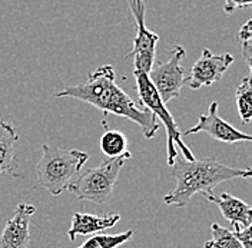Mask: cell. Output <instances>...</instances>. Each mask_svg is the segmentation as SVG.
I'll return each instance as SVG.
<instances>
[{
  "label": "cell",
  "instance_id": "30bf717a",
  "mask_svg": "<svg viewBox=\"0 0 252 248\" xmlns=\"http://www.w3.org/2000/svg\"><path fill=\"white\" fill-rule=\"evenodd\" d=\"M36 207L26 202L17 204L15 213L7 219L0 234V248H29L31 222Z\"/></svg>",
  "mask_w": 252,
  "mask_h": 248
},
{
  "label": "cell",
  "instance_id": "5bb4252c",
  "mask_svg": "<svg viewBox=\"0 0 252 248\" xmlns=\"http://www.w3.org/2000/svg\"><path fill=\"white\" fill-rule=\"evenodd\" d=\"M102 126L105 128L99 140V148H100L102 155H105L109 159H113V158L129 159L132 154L127 151V138L125 137V134L116 129H109L106 125V118H103Z\"/></svg>",
  "mask_w": 252,
  "mask_h": 248
},
{
  "label": "cell",
  "instance_id": "4fadbf2b",
  "mask_svg": "<svg viewBox=\"0 0 252 248\" xmlns=\"http://www.w3.org/2000/svg\"><path fill=\"white\" fill-rule=\"evenodd\" d=\"M19 135L15 126L4 119H0V175L3 172L13 177H22L19 171V158L16 155V142Z\"/></svg>",
  "mask_w": 252,
  "mask_h": 248
},
{
  "label": "cell",
  "instance_id": "8992f818",
  "mask_svg": "<svg viewBox=\"0 0 252 248\" xmlns=\"http://www.w3.org/2000/svg\"><path fill=\"white\" fill-rule=\"evenodd\" d=\"M187 55V49L181 45L175 46L169 52V59L166 62L154 63L148 76L152 85L157 88L162 102L166 105L171 99L179 98L181 89L187 80V72L182 66V59Z\"/></svg>",
  "mask_w": 252,
  "mask_h": 248
},
{
  "label": "cell",
  "instance_id": "277c9868",
  "mask_svg": "<svg viewBox=\"0 0 252 248\" xmlns=\"http://www.w3.org/2000/svg\"><path fill=\"white\" fill-rule=\"evenodd\" d=\"M126 158H106L100 165L82 171L67 191L80 201H91L96 205H103L112 200L119 172Z\"/></svg>",
  "mask_w": 252,
  "mask_h": 248
},
{
  "label": "cell",
  "instance_id": "7a4b0ae2",
  "mask_svg": "<svg viewBox=\"0 0 252 248\" xmlns=\"http://www.w3.org/2000/svg\"><path fill=\"white\" fill-rule=\"evenodd\" d=\"M171 168L172 177L176 179V186L163 197V202L178 208L187 207L195 194H212V189L222 182H228L236 178L250 179L252 177L250 168H234L217 159L188 161L185 158L176 156Z\"/></svg>",
  "mask_w": 252,
  "mask_h": 248
},
{
  "label": "cell",
  "instance_id": "e0dca14e",
  "mask_svg": "<svg viewBox=\"0 0 252 248\" xmlns=\"http://www.w3.org/2000/svg\"><path fill=\"white\" fill-rule=\"evenodd\" d=\"M212 238L206 241L204 248H244L238 241L234 231L223 228L218 222H214L211 225Z\"/></svg>",
  "mask_w": 252,
  "mask_h": 248
},
{
  "label": "cell",
  "instance_id": "3957f363",
  "mask_svg": "<svg viewBox=\"0 0 252 248\" xmlns=\"http://www.w3.org/2000/svg\"><path fill=\"white\" fill-rule=\"evenodd\" d=\"M89 154L79 149H63L59 146L42 145V156L36 164L34 174L39 184L52 195H61L82 172Z\"/></svg>",
  "mask_w": 252,
  "mask_h": 248
},
{
  "label": "cell",
  "instance_id": "9c48e42d",
  "mask_svg": "<svg viewBox=\"0 0 252 248\" xmlns=\"http://www.w3.org/2000/svg\"><path fill=\"white\" fill-rule=\"evenodd\" d=\"M218 102H211L208 112L198 118V122L192 128L182 132V135H193V134H206L211 138L223 142V143H236V142H251L250 134L238 131L229 122L218 115Z\"/></svg>",
  "mask_w": 252,
  "mask_h": 248
},
{
  "label": "cell",
  "instance_id": "ba28073f",
  "mask_svg": "<svg viewBox=\"0 0 252 248\" xmlns=\"http://www.w3.org/2000/svg\"><path fill=\"white\" fill-rule=\"evenodd\" d=\"M234 61L235 59L231 53L215 55L209 49H204L201 58L192 65L185 82L193 91L204 86H211L223 78L225 72L229 69Z\"/></svg>",
  "mask_w": 252,
  "mask_h": 248
},
{
  "label": "cell",
  "instance_id": "8fae6325",
  "mask_svg": "<svg viewBox=\"0 0 252 248\" xmlns=\"http://www.w3.org/2000/svg\"><path fill=\"white\" fill-rule=\"evenodd\" d=\"M204 197L220 208L222 217L229 221L235 230L247 228L252 224L251 207L245 201L231 195L229 192H222L220 195L204 194Z\"/></svg>",
  "mask_w": 252,
  "mask_h": 248
},
{
  "label": "cell",
  "instance_id": "d6986e66",
  "mask_svg": "<svg viewBox=\"0 0 252 248\" xmlns=\"http://www.w3.org/2000/svg\"><path fill=\"white\" fill-rule=\"evenodd\" d=\"M252 0H225L223 10L226 15H232L235 10H241L245 7H251Z\"/></svg>",
  "mask_w": 252,
  "mask_h": 248
},
{
  "label": "cell",
  "instance_id": "2e32d148",
  "mask_svg": "<svg viewBox=\"0 0 252 248\" xmlns=\"http://www.w3.org/2000/svg\"><path fill=\"white\" fill-rule=\"evenodd\" d=\"M132 237H133V230H127L125 233L115 234V235L94 234L78 248H118L119 246L125 244L126 241L132 240Z\"/></svg>",
  "mask_w": 252,
  "mask_h": 248
},
{
  "label": "cell",
  "instance_id": "ac0fdd59",
  "mask_svg": "<svg viewBox=\"0 0 252 248\" xmlns=\"http://www.w3.org/2000/svg\"><path fill=\"white\" fill-rule=\"evenodd\" d=\"M252 22L251 20H247L241 29L238 32V40H239V45H241V50H242V55H244V59L248 65L250 71L252 69Z\"/></svg>",
  "mask_w": 252,
  "mask_h": 248
},
{
  "label": "cell",
  "instance_id": "6da1fadb",
  "mask_svg": "<svg viewBox=\"0 0 252 248\" xmlns=\"http://www.w3.org/2000/svg\"><path fill=\"white\" fill-rule=\"evenodd\" d=\"M55 98L78 99L102 110L105 116L108 113H113L116 116L126 118L139 125L146 140L155 138L160 128V124L152 112L138 106L130 96L116 85V73L110 65L99 66L89 73L86 82L67 86L61 92L55 93Z\"/></svg>",
  "mask_w": 252,
  "mask_h": 248
},
{
  "label": "cell",
  "instance_id": "ffe728a7",
  "mask_svg": "<svg viewBox=\"0 0 252 248\" xmlns=\"http://www.w3.org/2000/svg\"><path fill=\"white\" fill-rule=\"evenodd\" d=\"M252 225L247 227V228H241V230H235L234 234L238 238V241L241 243V246L244 248H252Z\"/></svg>",
  "mask_w": 252,
  "mask_h": 248
},
{
  "label": "cell",
  "instance_id": "5b68a950",
  "mask_svg": "<svg viewBox=\"0 0 252 248\" xmlns=\"http://www.w3.org/2000/svg\"><path fill=\"white\" fill-rule=\"evenodd\" d=\"M133 76H135V86H136V92L139 98V104L143 109H148L149 112H152L157 119L160 121V124L165 126L166 129V154H168V165L171 167L173 164V159L178 156L176 154V146H179L181 152L185 159L193 161L195 156L192 154V151L182 141V132L179 129L178 124L175 122L171 112L168 110L166 105L162 102L157 88L152 85L151 79L146 73L139 72V71H133Z\"/></svg>",
  "mask_w": 252,
  "mask_h": 248
},
{
  "label": "cell",
  "instance_id": "7c38bea8",
  "mask_svg": "<svg viewBox=\"0 0 252 248\" xmlns=\"http://www.w3.org/2000/svg\"><path fill=\"white\" fill-rule=\"evenodd\" d=\"M121 221L119 213H108L102 217L91 215L88 213H75L72 215V224L67 231L70 241H75L76 237H86L94 234L102 233L115 227Z\"/></svg>",
  "mask_w": 252,
  "mask_h": 248
},
{
  "label": "cell",
  "instance_id": "9a60e30c",
  "mask_svg": "<svg viewBox=\"0 0 252 248\" xmlns=\"http://www.w3.org/2000/svg\"><path fill=\"white\" fill-rule=\"evenodd\" d=\"M236 109L244 125L250 124L252 118V83L251 75H247L241 80L235 93Z\"/></svg>",
  "mask_w": 252,
  "mask_h": 248
},
{
  "label": "cell",
  "instance_id": "52a82bcc",
  "mask_svg": "<svg viewBox=\"0 0 252 248\" xmlns=\"http://www.w3.org/2000/svg\"><path fill=\"white\" fill-rule=\"evenodd\" d=\"M127 4L135 19L136 35L133 39V47L126 55V59L133 58V71H139L148 75L155 63V53H157L159 36L152 31H149L145 25V16H146L145 0H127Z\"/></svg>",
  "mask_w": 252,
  "mask_h": 248
}]
</instances>
